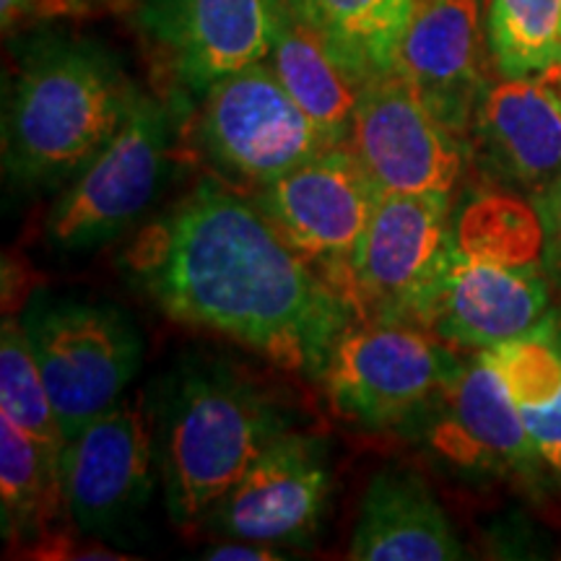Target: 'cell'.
I'll use <instances>...</instances> for the list:
<instances>
[{
	"mask_svg": "<svg viewBox=\"0 0 561 561\" xmlns=\"http://www.w3.org/2000/svg\"><path fill=\"white\" fill-rule=\"evenodd\" d=\"M123 271L167 318L255 351L320 380L354 305L299 257L255 201L221 182L151 221L125 250Z\"/></svg>",
	"mask_w": 561,
	"mask_h": 561,
	"instance_id": "cell-1",
	"label": "cell"
},
{
	"mask_svg": "<svg viewBox=\"0 0 561 561\" xmlns=\"http://www.w3.org/2000/svg\"><path fill=\"white\" fill-rule=\"evenodd\" d=\"M138 94L100 42L62 34L30 42L5 102V174L26 191L68 185L121 130Z\"/></svg>",
	"mask_w": 561,
	"mask_h": 561,
	"instance_id": "cell-2",
	"label": "cell"
},
{
	"mask_svg": "<svg viewBox=\"0 0 561 561\" xmlns=\"http://www.w3.org/2000/svg\"><path fill=\"white\" fill-rule=\"evenodd\" d=\"M157 458L174 525L203 520L278 434L284 403L250 371L224 359H191L161 385Z\"/></svg>",
	"mask_w": 561,
	"mask_h": 561,
	"instance_id": "cell-3",
	"label": "cell"
},
{
	"mask_svg": "<svg viewBox=\"0 0 561 561\" xmlns=\"http://www.w3.org/2000/svg\"><path fill=\"white\" fill-rule=\"evenodd\" d=\"M21 325L66 442L123 401L144 359L138 325L112 301L37 294Z\"/></svg>",
	"mask_w": 561,
	"mask_h": 561,
	"instance_id": "cell-4",
	"label": "cell"
},
{
	"mask_svg": "<svg viewBox=\"0 0 561 561\" xmlns=\"http://www.w3.org/2000/svg\"><path fill=\"white\" fill-rule=\"evenodd\" d=\"M359 322L339 335L322 369L328 401L362 430L411 424L466 362L413 322Z\"/></svg>",
	"mask_w": 561,
	"mask_h": 561,
	"instance_id": "cell-5",
	"label": "cell"
},
{
	"mask_svg": "<svg viewBox=\"0 0 561 561\" xmlns=\"http://www.w3.org/2000/svg\"><path fill=\"white\" fill-rule=\"evenodd\" d=\"M172 115L138 94L110 144L68 182L47 216V242L62 252L104 248L146 214L172 164Z\"/></svg>",
	"mask_w": 561,
	"mask_h": 561,
	"instance_id": "cell-6",
	"label": "cell"
},
{
	"mask_svg": "<svg viewBox=\"0 0 561 561\" xmlns=\"http://www.w3.org/2000/svg\"><path fill=\"white\" fill-rule=\"evenodd\" d=\"M198 140L224 178L255 191L331 149L268 60L216 81L201 96Z\"/></svg>",
	"mask_w": 561,
	"mask_h": 561,
	"instance_id": "cell-7",
	"label": "cell"
},
{
	"mask_svg": "<svg viewBox=\"0 0 561 561\" xmlns=\"http://www.w3.org/2000/svg\"><path fill=\"white\" fill-rule=\"evenodd\" d=\"M380 193L351 146H331L261 187L255 203L284 242L348 299L356 252Z\"/></svg>",
	"mask_w": 561,
	"mask_h": 561,
	"instance_id": "cell-8",
	"label": "cell"
},
{
	"mask_svg": "<svg viewBox=\"0 0 561 561\" xmlns=\"http://www.w3.org/2000/svg\"><path fill=\"white\" fill-rule=\"evenodd\" d=\"M450 240V195L380 193L351 271L356 318L419 325Z\"/></svg>",
	"mask_w": 561,
	"mask_h": 561,
	"instance_id": "cell-9",
	"label": "cell"
},
{
	"mask_svg": "<svg viewBox=\"0 0 561 561\" xmlns=\"http://www.w3.org/2000/svg\"><path fill=\"white\" fill-rule=\"evenodd\" d=\"M157 419L146 392L117 401L66 442L62 500L87 536H115L149 504L157 486Z\"/></svg>",
	"mask_w": 561,
	"mask_h": 561,
	"instance_id": "cell-10",
	"label": "cell"
},
{
	"mask_svg": "<svg viewBox=\"0 0 561 561\" xmlns=\"http://www.w3.org/2000/svg\"><path fill=\"white\" fill-rule=\"evenodd\" d=\"M549 273L541 261H515L450 240L419 325L460 348H494L536 331L549 312Z\"/></svg>",
	"mask_w": 561,
	"mask_h": 561,
	"instance_id": "cell-11",
	"label": "cell"
},
{
	"mask_svg": "<svg viewBox=\"0 0 561 561\" xmlns=\"http://www.w3.org/2000/svg\"><path fill=\"white\" fill-rule=\"evenodd\" d=\"M331 496L325 439L284 432L203 517L221 538L305 546L320 528Z\"/></svg>",
	"mask_w": 561,
	"mask_h": 561,
	"instance_id": "cell-12",
	"label": "cell"
},
{
	"mask_svg": "<svg viewBox=\"0 0 561 561\" xmlns=\"http://www.w3.org/2000/svg\"><path fill=\"white\" fill-rule=\"evenodd\" d=\"M434 458L473 476H536L546 466L512 403L500 371L481 354L442 388L411 421Z\"/></svg>",
	"mask_w": 561,
	"mask_h": 561,
	"instance_id": "cell-13",
	"label": "cell"
},
{
	"mask_svg": "<svg viewBox=\"0 0 561 561\" xmlns=\"http://www.w3.org/2000/svg\"><path fill=\"white\" fill-rule=\"evenodd\" d=\"M280 0H138V24L174 81L201 100L216 81L268 60Z\"/></svg>",
	"mask_w": 561,
	"mask_h": 561,
	"instance_id": "cell-14",
	"label": "cell"
},
{
	"mask_svg": "<svg viewBox=\"0 0 561 561\" xmlns=\"http://www.w3.org/2000/svg\"><path fill=\"white\" fill-rule=\"evenodd\" d=\"M351 151L382 193H447L462 174V144L398 73L364 83Z\"/></svg>",
	"mask_w": 561,
	"mask_h": 561,
	"instance_id": "cell-15",
	"label": "cell"
},
{
	"mask_svg": "<svg viewBox=\"0 0 561 561\" xmlns=\"http://www.w3.org/2000/svg\"><path fill=\"white\" fill-rule=\"evenodd\" d=\"M479 0H421L396 73L447 130L462 138L486 94Z\"/></svg>",
	"mask_w": 561,
	"mask_h": 561,
	"instance_id": "cell-16",
	"label": "cell"
},
{
	"mask_svg": "<svg viewBox=\"0 0 561 561\" xmlns=\"http://www.w3.org/2000/svg\"><path fill=\"white\" fill-rule=\"evenodd\" d=\"M473 133L486 170L530 201L561 182V100L551 79H504L486 89Z\"/></svg>",
	"mask_w": 561,
	"mask_h": 561,
	"instance_id": "cell-17",
	"label": "cell"
},
{
	"mask_svg": "<svg viewBox=\"0 0 561 561\" xmlns=\"http://www.w3.org/2000/svg\"><path fill=\"white\" fill-rule=\"evenodd\" d=\"M462 557L450 517L419 473L388 466L371 476L359 502L348 559L450 561Z\"/></svg>",
	"mask_w": 561,
	"mask_h": 561,
	"instance_id": "cell-18",
	"label": "cell"
},
{
	"mask_svg": "<svg viewBox=\"0 0 561 561\" xmlns=\"http://www.w3.org/2000/svg\"><path fill=\"white\" fill-rule=\"evenodd\" d=\"M421 0H291L356 89L396 73Z\"/></svg>",
	"mask_w": 561,
	"mask_h": 561,
	"instance_id": "cell-19",
	"label": "cell"
},
{
	"mask_svg": "<svg viewBox=\"0 0 561 561\" xmlns=\"http://www.w3.org/2000/svg\"><path fill=\"white\" fill-rule=\"evenodd\" d=\"M268 66L294 102L312 117L328 144L348 146L359 89L343 73L325 42L294 9L291 0H280Z\"/></svg>",
	"mask_w": 561,
	"mask_h": 561,
	"instance_id": "cell-20",
	"label": "cell"
},
{
	"mask_svg": "<svg viewBox=\"0 0 561 561\" xmlns=\"http://www.w3.org/2000/svg\"><path fill=\"white\" fill-rule=\"evenodd\" d=\"M481 354L507 385L541 460L561 476V335L557 328L543 320L528 335Z\"/></svg>",
	"mask_w": 561,
	"mask_h": 561,
	"instance_id": "cell-21",
	"label": "cell"
},
{
	"mask_svg": "<svg viewBox=\"0 0 561 561\" xmlns=\"http://www.w3.org/2000/svg\"><path fill=\"white\" fill-rule=\"evenodd\" d=\"M60 504H66L60 471L47 462L32 437L0 413V523L5 541L45 549Z\"/></svg>",
	"mask_w": 561,
	"mask_h": 561,
	"instance_id": "cell-22",
	"label": "cell"
},
{
	"mask_svg": "<svg viewBox=\"0 0 561 561\" xmlns=\"http://www.w3.org/2000/svg\"><path fill=\"white\" fill-rule=\"evenodd\" d=\"M486 42L502 79L561 70V0H489Z\"/></svg>",
	"mask_w": 561,
	"mask_h": 561,
	"instance_id": "cell-23",
	"label": "cell"
},
{
	"mask_svg": "<svg viewBox=\"0 0 561 561\" xmlns=\"http://www.w3.org/2000/svg\"><path fill=\"white\" fill-rule=\"evenodd\" d=\"M0 413L32 437L47 462L60 471L66 437L19 318H5L0 331Z\"/></svg>",
	"mask_w": 561,
	"mask_h": 561,
	"instance_id": "cell-24",
	"label": "cell"
},
{
	"mask_svg": "<svg viewBox=\"0 0 561 561\" xmlns=\"http://www.w3.org/2000/svg\"><path fill=\"white\" fill-rule=\"evenodd\" d=\"M533 206L543 227V265L549 278L561 286V182L549 191L536 195Z\"/></svg>",
	"mask_w": 561,
	"mask_h": 561,
	"instance_id": "cell-25",
	"label": "cell"
},
{
	"mask_svg": "<svg viewBox=\"0 0 561 561\" xmlns=\"http://www.w3.org/2000/svg\"><path fill=\"white\" fill-rule=\"evenodd\" d=\"M203 559H214V561H278V559H284V553L278 551V546H271V543L227 538L224 543H216V546H210V549L203 551Z\"/></svg>",
	"mask_w": 561,
	"mask_h": 561,
	"instance_id": "cell-26",
	"label": "cell"
},
{
	"mask_svg": "<svg viewBox=\"0 0 561 561\" xmlns=\"http://www.w3.org/2000/svg\"><path fill=\"white\" fill-rule=\"evenodd\" d=\"M39 0H0V16H3V30H11L19 19L30 16L37 9Z\"/></svg>",
	"mask_w": 561,
	"mask_h": 561,
	"instance_id": "cell-27",
	"label": "cell"
},
{
	"mask_svg": "<svg viewBox=\"0 0 561 561\" xmlns=\"http://www.w3.org/2000/svg\"><path fill=\"white\" fill-rule=\"evenodd\" d=\"M551 76H553V73H551ZM557 76H561V70H557ZM557 91H559V100H561V81H559V89H557Z\"/></svg>",
	"mask_w": 561,
	"mask_h": 561,
	"instance_id": "cell-28",
	"label": "cell"
}]
</instances>
